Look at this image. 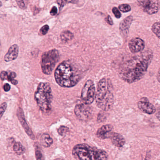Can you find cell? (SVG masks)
Here are the masks:
<instances>
[{
  "label": "cell",
  "mask_w": 160,
  "mask_h": 160,
  "mask_svg": "<svg viewBox=\"0 0 160 160\" xmlns=\"http://www.w3.org/2000/svg\"><path fill=\"white\" fill-rule=\"evenodd\" d=\"M153 58V52L150 50L135 56L123 64L119 69V77L128 83L142 79L146 74Z\"/></svg>",
  "instance_id": "1"
},
{
  "label": "cell",
  "mask_w": 160,
  "mask_h": 160,
  "mask_svg": "<svg viewBox=\"0 0 160 160\" xmlns=\"http://www.w3.org/2000/svg\"><path fill=\"white\" fill-rule=\"evenodd\" d=\"M79 68L71 62H62L54 72L56 82L63 87L70 88L76 85L81 79Z\"/></svg>",
  "instance_id": "2"
},
{
  "label": "cell",
  "mask_w": 160,
  "mask_h": 160,
  "mask_svg": "<svg viewBox=\"0 0 160 160\" xmlns=\"http://www.w3.org/2000/svg\"><path fill=\"white\" fill-rule=\"evenodd\" d=\"M95 100L97 105L102 110L108 111L112 107L114 96L109 81L106 79L102 78L99 82Z\"/></svg>",
  "instance_id": "3"
},
{
  "label": "cell",
  "mask_w": 160,
  "mask_h": 160,
  "mask_svg": "<svg viewBox=\"0 0 160 160\" xmlns=\"http://www.w3.org/2000/svg\"><path fill=\"white\" fill-rule=\"evenodd\" d=\"M52 98L51 88L49 84L40 83L35 93V99L41 111L45 112L50 111Z\"/></svg>",
  "instance_id": "4"
},
{
  "label": "cell",
  "mask_w": 160,
  "mask_h": 160,
  "mask_svg": "<svg viewBox=\"0 0 160 160\" xmlns=\"http://www.w3.org/2000/svg\"><path fill=\"white\" fill-rule=\"evenodd\" d=\"M59 60V52L52 49L44 52L41 58V67L42 72L46 75H50Z\"/></svg>",
  "instance_id": "5"
},
{
  "label": "cell",
  "mask_w": 160,
  "mask_h": 160,
  "mask_svg": "<svg viewBox=\"0 0 160 160\" xmlns=\"http://www.w3.org/2000/svg\"><path fill=\"white\" fill-rule=\"evenodd\" d=\"M95 88L94 82L89 80L85 82L81 92V99L85 104H91L95 98Z\"/></svg>",
  "instance_id": "6"
},
{
  "label": "cell",
  "mask_w": 160,
  "mask_h": 160,
  "mask_svg": "<svg viewBox=\"0 0 160 160\" xmlns=\"http://www.w3.org/2000/svg\"><path fill=\"white\" fill-rule=\"evenodd\" d=\"M74 112L78 118L82 121H88L92 117L91 108L88 104L84 103L77 104L75 106Z\"/></svg>",
  "instance_id": "7"
},
{
  "label": "cell",
  "mask_w": 160,
  "mask_h": 160,
  "mask_svg": "<svg viewBox=\"0 0 160 160\" xmlns=\"http://www.w3.org/2000/svg\"><path fill=\"white\" fill-rule=\"evenodd\" d=\"M138 2L144 11L149 15L156 14L159 9V0H138Z\"/></svg>",
  "instance_id": "8"
},
{
  "label": "cell",
  "mask_w": 160,
  "mask_h": 160,
  "mask_svg": "<svg viewBox=\"0 0 160 160\" xmlns=\"http://www.w3.org/2000/svg\"><path fill=\"white\" fill-rule=\"evenodd\" d=\"M73 155L79 160H90L89 146L86 144H79L74 148L72 151Z\"/></svg>",
  "instance_id": "9"
},
{
  "label": "cell",
  "mask_w": 160,
  "mask_h": 160,
  "mask_svg": "<svg viewBox=\"0 0 160 160\" xmlns=\"http://www.w3.org/2000/svg\"><path fill=\"white\" fill-rule=\"evenodd\" d=\"M128 46L131 52L132 53H136L141 52L144 49L145 43L144 40L141 38H135L129 41Z\"/></svg>",
  "instance_id": "10"
},
{
  "label": "cell",
  "mask_w": 160,
  "mask_h": 160,
  "mask_svg": "<svg viewBox=\"0 0 160 160\" xmlns=\"http://www.w3.org/2000/svg\"><path fill=\"white\" fill-rule=\"evenodd\" d=\"M139 109L147 114H152L156 112V108L154 105L149 102L147 99L142 98L137 103Z\"/></svg>",
  "instance_id": "11"
},
{
  "label": "cell",
  "mask_w": 160,
  "mask_h": 160,
  "mask_svg": "<svg viewBox=\"0 0 160 160\" xmlns=\"http://www.w3.org/2000/svg\"><path fill=\"white\" fill-rule=\"evenodd\" d=\"M89 158L90 160H109L108 154L104 150L90 146Z\"/></svg>",
  "instance_id": "12"
},
{
  "label": "cell",
  "mask_w": 160,
  "mask_h": 160,
  "mask_svg": "<svg viewBox=\"0 0 160 160\" xmlns=\"http://www.w3.org/2000/svg\"><path fill=\"white\" fill-rule=\"evenodd\" d=\"M112 126L106 125L100 128L97 132V136L101 139H110L113 133Z\"/></svg>",
  "instance_id": "13"
},
{
  "label": "cell",
  "mask_w": 160,
  "mask_h": 160,
  "mask_svg": "<svg viewBox=\"0 0 160 160\" xmlns=\"http://www.w3.org/2000/svg\"><path fill=\"white\" fill-rule=\"evenodd\" d=\"M17 115H18V118L20 123H21L25 132L27 133V134L31 138V139H32V140H34V135L33 132L32 131L28 124H27L25 118H24L23 112L21 108H19L18 110Z\"/></svg>",
  "instance_id": "14"
},
{
  "label": "cell",
  "mask_w": 160,
  "mask_h": 160,
  "mask_svg": "<svg viewBox=\"0 0 160 160\" xmlns=\"http://www.w3.org/2000/svg\"><path fill=\"white\" fill-rule=\"evenodd\" d=\"M19 48L17 45H13L9 48L7 53L5 55L4 61L11 62L17 59L18 55Z\"/></svg>",
  "instance_id": "15"
},
{
  "label": "cell",
  "mask_w": 160,
  "mask_h": 160,
  "mask_svg": "<svg viewBox=\"0 0 160 160\" xmlns=\"http://www.w3.org/2000/svg\"><path fill=\"white\" fill-rule=\"evenodd\" d=\"M113 144L118 148L122 147L126 143V140L123 135L116 132H113L111 138Z\"/></svg>",
  "instance_id": "16"
},
{
  "label": "cell",
  "mask_w": 160,
  "mask_h": 160,
  "mask_svg": "<svg viewBox=\"0 0 160 160\" xmlns=\"http://www.w3.org/2000/svg\"><path fill=\"white\" fill-rule=\"evenodd\" d=\"M132 21H133V18L132 16H129L121 21L119 28H120V31L123 34H127L129 32V29Z\"/></svg>",
  "instance_id": "17"
},
{
  "label": "cell",
  "mask_w": 160,
  "mask_h": 160,
  "mask_svg": "<svg viewBox=\"0 0 160 160\" xmlns=\"http://www.w3.org/2000/svg\"><path fill=\"white\" fill-rule=\"evenodd\" d=\"M40 144L45 148H49L53 143V140L48 133H44L41 135L39 139Z\"/></svg>",
  "instance_id": "18"
},
{
  "label": "cell",
  "mask_w": 160,
  "mask_h": 160,
  "mask_svg": "<svg viewBox=\"0 0 160 160\" xmlns=\"http://www.w3.org/2000/svg\"><path fill=\"white\" fill-rule=\"evenodd\" d=\"M13 150L14 152L18 155H23L24 154L25 151L24 147L19 142H17L14 144L13 146Z\"/></svg>",
  "instance_id": "19"
},
{
  "label": "cell",
  "mask_w": 160,
  "mask_h": 160,
  "mask_svg": "<svg viewBox=\"0 0 160 160\" xmlns=\"http://www.w3.org/2000/svg\"><path fill=\"white\" fill-rule=\"evenodd\" d=\"M60 36H61V38L62 41H64V42H67V41L71 40L73 38L74 36H73V33L69 31H66L63 32L61 33Z\"/></svg>",
  "instance_id": "20"
},
{
  "label": "cell",
  "mask_w": 160,
  "mask_h": 160,
  "mask_svg": "<svg viewBox=\"0 0 160 160\" xmlns=\"http://www.w3.org/2000/svg\"><path fill=\"white\" fill-rule=\"evenodd\" d=\"M152 31L160 39V23L155 22L152 26Z\"/></svg>",
  "instance_id": "21"
},
{
  "label": "cell",
  "mask_w": 160,
  "mask_h": 160,
  "mask_svg": "<svg viewBox=\"0 0 160 160\" xmlns=\"http://www.w3.org/2000/svg\"><path fill=\"white\" fill-rule=\"evenodd\" d=\"M35 154L37 160H45L42 150L39 146H36V148Z\"/></svg>",
  "instance_id": "22"
},
{
  "label": "cell",
  "mask_w": 160,
  "mask_h": 160,
  "mask_svg": "<svg viewBox=\"0 0 160 160\" xmlns=\"http://www.w3.org/2000/svg\"><path fill=\"white\" fill-rule=\"evenodd\" d=\"M16 1L20 8L22 9L27 8L29 0H16Z\"/></svg>",
  "instance_id": "23"
},
{
  "label": "cell",
  "mask_w": 160,
  "mask_h": 160,
  "mask_svg": "<svg viewBox=\"0 0 160 160\" xmlns=\"http://www.w3.org/2000/svg\"><path fill=\"white\" fill-rule=\"evenodd\" d=\"M118 8L120 11L122 12L126 13V12H128L131 10V7L129 5L127 4H121L118 7Z\"/></svg>",
  "instance_id": "24"
},
{
  "label": "cell",
  "mask_w": 160,
  "mask_h": 160,
  "mask_svg": "<svg viewBox=\"0 0 160 160\" xmlns=\"http://www.w3.org/2000/svg\"><path fill=\"white\" fill-rule=\"evenodd\" d=\"M68 131V128L65 127V126H61L58 128V132L60 135L64 136L67 133Z\"/></svg>",
  "instance_id": "25"
},
{
  "label": "cell",
  "mask_w": 160,
  "mask_h": 160,
  "mask_svg": "<svg viewBox=\"0 0 160 160\" xmlns=\"http://www.w3.org/2000/svg\"><path fill=\"white\" fill-rule=\"evenodd\" d=\"M112 12L116 18H120L121 17V14L119 9L116 7H114L112 9Z\"/></svg>",
  "instance_id": "26"
},
{
  "label": "cell",
  "mask_w": 160,
  "mask_h": 160,
  "mask_svg": "<svg viewBox=\"0 0 160 160\" xmlns=\"http://www.w3.org/2000/svg\"><path fill=\"white\" fill-rule=\"evenodd\" d=\"M49 25H44L43 27H41V29L40 30V32L42 35H46V34L48 33V31H49Z\"/></svg>",
  "instance_id": "27"
},
{
  "label": "cell",
  "mask_w": 160,
  "mask_h": 160,
  "mask_svg": "<svg viewBox=\"0 0 160 160\" xmlns=\"http://www.w3.org/2000/svg\"><path fill=\"white\" fill-rule=\"evenodd\" d=\"M7 107V104L6 102H3L1 105V108H0V110H1V117L2 118L3 115L4 113L5 112L6 110Z\"/></svg>",
  "instance_id": "28"
},
{
  "label": "cell",
  "mask_w": 160,
  "mask_h": 160,
  "mask_svg": "<svg viewBox=\"0 0 160 160\" xmlns=\"http://www.w3.org/2000/svg\"><path fill=\"white\" fill-rule=\"evenodd\" d=\"M106 118V117L103 113H100L97 118V121L98 122H103Z\"/></svg>",
  "instance_id": "29"
},
{
  "label": "cell",
  "mask_w": 160,
  "mask_h": 160,
  "mask_svg": "<svg viewBox=\"0 0 160 160\" xmlns=\"http://www.w3.org/2000/svg\"><path fill=\"white\" fill-rule=\"evenodd\" d=\"M57 2L60 6V9L63 8L64 6L68 2L67 0H57Z\"/></svg>",
  "instance_id": "30"
},
{
  "label": "cell",
  "mask_w": 160,
  "mask_h": 160,
  "mask_svg": "<svg viewBox=\"0 0 160 160\" xmlns=\"http://www.w3.org/2000/svg\"><path fill=\"white\" fill-rule=\"evenodd\" d=\"M8 74L7 72L6 71H2L1 73V78L2 81L5 79L8 80Z\"/></svg>",
  "instance_id": "31"
},
{
  "label": "cell",
  "mask_w": 160,
  "mask_h": 160,
  "mask_svg": "<svg viewBox=\"0 0 160 160\" xmlns=\"http://www.w3.org/2000/svg\"><path fill=\"white\" fill-rule=\"evenodd\" d=\"M16 76H17V75H16V73L14 72H11V73L8 75V80L11 82L12 80H14V79L16 78Z\"/></svg>",
  "instance_id": "32"
},
{
  "label": "cell",
  "mask_w": 160,
  "mask_h": 160,
  "mask_svg": "<svg viewBox=\"0 0 160 160\" xmlns=\"http://www.w3.org/2000/svg\"><path fill=\"white\" fill-rule=\"evenodd\" d=\"M51 15L52 16H55L57 13V8L56 7L54 6L51 9L50 12Z\"/></svg>",
  "instance_id": "33"
},
{
  "label": "cell",
  "mask_w": 160,
  "mask_h": 160,
  "mask_svg": "<svg viewBox=\"0 0 160 160\" xmlns=\"http://www.w3.org/2000/svg\"><path fill=\"white\" fill-rule=\"evenodd\" d=\"M106 21L109 23L110 25H113V21L112 19L111 18V16H108L107 18L106 19Z\"/></svg>",
  "instance_id": "34"
},
{
  "label": "cell",
  "mask_w": 160,
  "mask_h": 160,
  "mask_svg": "<svg viewBox=\"0 0 160 160\" xmlns=\"http://www.w3.org/2000/svg\"><path fill=\"white\" fill-rule=\"evenodd\" d=\"M3 89L5 92H8L9 91L10 89V85L8 83H5L3 86Z\"/></svg>",
  "instance_id": "35"
},
{
  "label": "cell",
  "mask_w": 160,
  "mask_h": 160,
  "mask_svg": "<svg viewBox=\"0 0 160 160\" xmlns=\"http://www.w3.org/2000/svg\"><path fill=\"white\" fill-rule=\"evenodd\" d=\"M68 2L72 3H77L79 2V0H67Z\"/></svg>",
  "instance_id": "36"
},
{
  "label": "cell",
  "mask_w": 160,
  "mask_h": 160,
  "mask_svg": "<svg viewBox=\"0 0 160 160\" xmlns=\"http://www.w3.org/2000/svg\"><path fill=\"white\" fill-rule=\"evenodd\" d=\"M156 117H157V118L160 121V110H159L157 112Z\"/></svg>",
  "instance_id": "37"
},
{
  "label": "cell",
  "mask_w": 160,
  "mask_h": 160,
  "mask_svg": "<svg viewBox=\"0 0 160 160\" xmlns=\"http://www.w3.org/2000/svg\"><path fill=\"white\" fill-rule=\"evenodd\" d=\"M157 79L158 81L160 83V68L158 72L157 76Z\"/></svg>",
  "instance_id": "38"
},
{
  "label": "cell",
  "mask_w": 160,
  "mask_h": 160,
  "mask_svg": "<svg viewBox=\"0 0 160 160\" xmlns=\"http://www.w3.org/2000/svg\"><path fill=\"white\" fill-rule=\"evenodd\" d=\"M11 82L13 84L17 85V84H18V81H17V80L14 79L12 80V81H11Z\"/></svg>",
  "instance_id": "39"
},
{
  "label": "cell",
  "mask_w": 160,
  "mask_h": 160,
  "mask_svg": "<svg viewBox=\"0 0 160 160\" xmlns=\"http://www.w3.org/2000/svg\"><path fill=\"white\" fill-rule=\"evenodd\" d=\"M54 160H65L64 159L57 158V159H55Z\"/></svg>",
  "instance_id": "40"
}]
</instances>
